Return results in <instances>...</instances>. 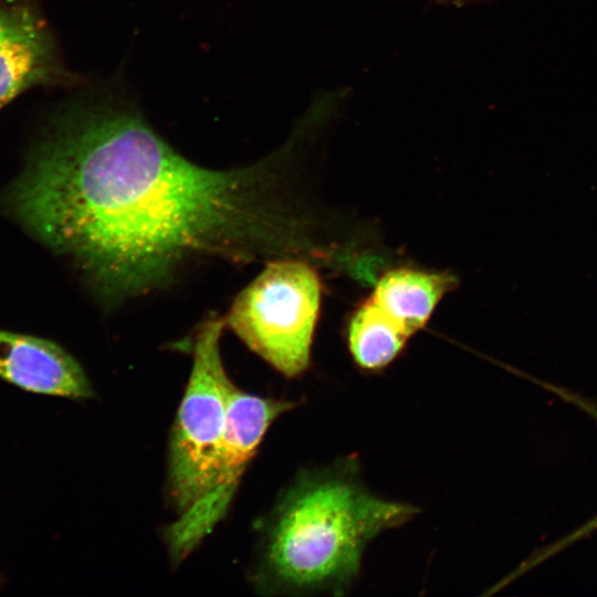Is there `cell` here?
<instances>
[{
	"mask_svg": "<svg viewBox=\"0 0 597 597\" xmlns=\"http://www.w3.org/2000/svg\"><path fill=\"white\" fill-rule=\"evenodd\" d=\"M224 327L223 317L212 315L195 335L191 371L168 447L167 493L177 515L205 493L226 433L237 386L221 357Z\"/></svg>",
	"mask_w": 597,
	"mask_h": 597,
	"instance_id": "obj_4",
	"label": "cell"
},
{
	"mask_svg": "<svg viewBox=\"0 0 597 597\" xmlns=\"http://www.w3.org/2000/svg\"><path fill=\"white\" fill-rule=\"evenodd\" d=\"M418 512L369 491L354 458L303 470L265 523L256 586L268 594L344 595L358 577L369 542Z\"/></svg>",
	"mask_w": 597,
	"mask_h": 597,
	"instance_id": "obj_2",
	"label": "cell"
},
{
	"mask_svg": "<svg viewBox=\"0 0 597 597\" xmlns=\"http://www.w3.org/2000/svg\"><path fill=\"white\" fill-rule=\"evenodd\" d=\"M59 75L48 28L29 4L0 6V107L28 87Z\"/></svg>",
	"mask_w": 597,
	"mask_h": 597,
	"instance_id": "obj_6",
	"label": "cell"
},
{
	"mask_svg": "<svg viewBox=\"0 0 597 597\" xmlns=\"http://www.w3.org/2000/svg\"><path fill=\"white\" fill-rule=\"evenodd\" d=\"M454 285L455 279L449 273L401 268L386 272L369 298L412 336Z\"/></svg>",
	"mask_w": 597,
	"mask_h": 597,
	"instance_id": "obj_8",
	"label": "cell"
},
{
	"mask_svg": "<svg viewBox=\"0 0 597 597\" xmlns=\"http://www.w3.org/2000/svg\"><path fill=\"white\" fill-rule=\"evenodd\" d=\"M0 377L35 394L88 399L92 384L78 362L60 345L0 331Z\"/></svg>",
	"mask_w": 597,
	"mask_h": 597,
	"instance_id": "obj_7",
	"label": "cell"
},
{
	"mask_svg": "<svg viewBox=\"0 0 597 597\" xmlns=\"http://www.w3.org/2000/svg\"><path fill=\"white\" fill-rule=\"evenodd\" d=\"M272 159L229 170L176 151L111 86L66 107L13 188L15 213L71 258L107 305L203 258L245 263L290 247Z\"/></svg>",
	"mask_w": 597,
	"mask_h": 597,
	"instance_id": "obj_1",
	"label": "cell"
},
{
	"mask_svg": "<svg viewBox=\"0 0 597 597\" xmlns=\"http://www.w3.org/2000/svg\"><path fill=\"white\" fill-rule=\"evenodd\" d=\"M294 400L234 389L226 433L205 493L169 524L164 537L171 562L189 556L226 516L243 474L271 425L297 407Z\"/></svg>",
	"mask_w": 597,
	"mask_h": 597,
	"instance_id": "obj_5",
	"label": "cell"
},
{
	"mask_svg": "<svg viewBox=\"0 0 597 597\" xmlns=\"http://www.w3.org/2000/svg\"><path fill=\"white\" fill-rule=\"evenodd\" d=\"M321 294L320 276L310 264L272 260L235 296L224 324L281 375L298 377L311 363Z\"/></svg>",
	"mask_w": 597,
	"mask_h": 597,
	"instance_id": "obj_3",
	"label": "cell"
},
{
	"mask_svg": "<svg viewBox=\"0 0 597 597\" xmlns=\"http://www.w3.org/2000/svg\"><path fill=\"white\" fill-rule=\"evenodd\" d=\"M411 336L370 298L353 314L347 332L350 356L363 370L376 373L389 366Z\"/></svg>",
	"mask_w": 597,
	"mask_h": 597,
	"instance_id": "obj_9",
	"label": "cell"
}]
</instances>
